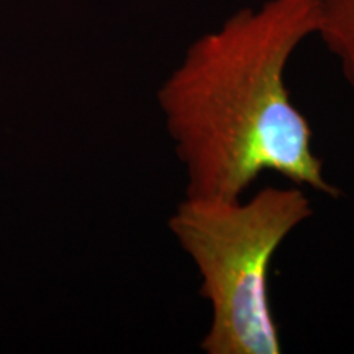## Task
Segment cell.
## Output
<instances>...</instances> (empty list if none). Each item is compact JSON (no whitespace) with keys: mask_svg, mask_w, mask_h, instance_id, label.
<instances>
[{"mask_svg":"<svg viewBox=\"0 0 354 354\" xmlns=\"http://www.w3.org/2000/svg\"><path fill=\"white\" fill-rule=\"evenodd\" d=\"M354 92V0H318V30Z\"/></svg>","mask_w":354,"mask_h":354,"instance_id":"3957f363","label":"cell"},{"mask_svg":"<svg viewBox=\"0 0 354 354\" xmlns=\"http://www.w3.org/2000/svg\"><path fill=\"white\" fill-rule=\"evenodd\" d=\"M317 30L318 0H268L234 12L187 48L156 95L185 196L240 198L263 172L343 196L326 179L312 127L286 84L292 55Z\"/></svg>","mask_w":354,"mask_h":354,"instance_id":"6da1fadb","label":"cell"},{"mask_svg":"<svg viewBox=\"0 0 354 354\" xmlns=\"http://www.w3.org/2000/svg\"><path fill=\"white\" fill-rule=\"evenodd\" d=\"M304 190L268 185L248 201L185 196L172 212L167 225L197 268L198 294L210 305L203 353H282L269 269L279 246L313 214Z\"/></svg>","mask_w":354,"mask_h":354,"instance_id":"7a4b0ae2","label":"cell"}]
</instances>
